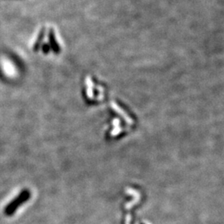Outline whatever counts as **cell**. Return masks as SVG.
Segmentation results:
<instances>
[{
  "instance_id": "1",
  "label": "cell",
  "mask_w": 224,
  "mask_h": 224,
  "mask_svg": "<svg viewBox=\"0 0 224 224\" xmlns=\"http://www.w3.org/2000/svg\"><path fill=\"white\" fill-rule=\"evenodd\" d=\"M29 197H30L29 192L27 190H24L19 194V196H17L16 198H14V200L5 207L4 213L8 216H10L12 214H14V212L17 210V207L21 206L24 202H26L29 198Z\"/></svg>"
}]
</instances>
